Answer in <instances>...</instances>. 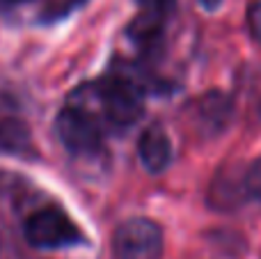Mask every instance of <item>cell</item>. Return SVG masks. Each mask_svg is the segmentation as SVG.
<instances>
[{"label": "cell", "instance_id": "1", "mask_svg": "<svg viewBox=\"0 0 261 259\" xmlns=\"http://www.w3.org/2000/svg\"><path fill=\"white\" fill-rule=\"evenodd\" d=\"M106 122L117 128H128L142 117L144 96L140 85L128 76H110L103 83L90 87Z\"/></svg>", "mask_w": 261, "mask_h": 259}, {"label": "cell", "instance_id": "2", "mask_svg": "<svg viewBox=\"0 0 261 259\" xmlns=\"http://www.w3.org/2000/svg\"><path fill=\"white\" fill-rule=\"evenodd\" d=\"M55 131L64 149L73 156H94L101 151V126L99 119L81 106H67L55 119Z\"/></svg>", "mask_w": 261, "mask_h": 259}, {"label": "cell", "instance_id": "3", "mask_svg": "<svg viewBox=\"0 0 261 259\" xmlns=\"http://www.w3.org/2000/svg\"><path fill=\"white\" fill-rule=\"evenodd\" d=\"M25 239L30 246L44 248V250L83 243L81 229L73 225V220L64 211L55 209V206H46L30 216V220L25 223Z\"/></svg>", "mask_w": 261, "mask_h": 259}, {"label": "cell", "instance_id": "4", "mask_svg": "<svg viewBox=\"0 0 261 259\" xmlns=\"http://www.w3.org/2000/svg\"><path fill=\"white\" fill-rule=\"evenodd\" d=\"M115 259H161L163 232L149 218H130L113 237Z\"/></svg>", "mask_w": 261, "mask_h": 259}, {"label": "cell", "instance_id": "5", "mask_svg": "<svg viewBox=\"0 0 261 259\" xmlns=\"http://www.w3.org/2000/svg\"><path fill=\"white\" fill-rule=\"evenodd\" d=\"M231 119V101L222 92H206L195 103V124L202 133L216 136L225 131Z\"/></svg>", "mask_w": 261, "mask_h": 259}, {"label": "cell", "instance_id": "6", "mask_svg": "<svg viewBox=\"0 0 261 259\" xmlns=\"http://www.w3.org/2000/svg\"><path fill=\"white\" fill-rule=\"evenodd\" d=\"M138 154L149 172H163L172 161V142L161 126H149L140 136Z\"/></svg>", "mask_w": 261, "mask_h": 259}, {"label": "cell", "instance_id": "7", "mask_svg": "<svg viewBox=\"0 0 261 259\" xmlns=\"http://www.w3.org/2000/svg\"><path fill=\"white\" fill-rule=\"evenodd\" d=\"M25 145V124L18 119H0V151H21Z\"/></svg>", "mask_w": 261, "mask_h": 259}, {"label": "cell", "instance_id": "8", "mask_svg": "<svg viewBox=\"0 0 261 259\" xmlns=\"http://www.w3.org/2000/svg\"><path fill=\"white\" fill-rule=\"evenodd\" d=\"M161 9H149L147 14H142V16H138L133 23H130L128 32L130 37H133L135 41H151L156 39L158 35H161Z\"/></svg>", "mask_w": 261, "mask_h": 259}, {"label": "cell", "instance_id": "9", "mask_svg": "<svg viewBox=\"0 0 261 259\" xmlns=\"http://www.w3.org/2000/svg\"><path fill=\"white\" fill-rule=\"evenodd\" d=\"M241 186H243L245 200L261 202V159L252 161L241 170Z\"/></svg>", "mask_w": 261, "mask_h": 259}, {"label": "cell", "instance_id": "10", "mask_svg": "<svg viewBox=\"0 0 261 259\" xmlns=\"http://www.w3.org/2000/svg\"><path fill=\"white\" fill-rule=\"evenodd\" d=\"M248 25H250V32L252 37L261 44V0L250 5L248 9Z\"/></svg>", "mask_w": 261, "mask_h": 259}, {"label": "cell", "instance_id": "11", "mask_svg": "<svg viewBox=\"0 0 261 259\" xmlns=\"http://www.w3.org/2000/svg\"><path fill=\"white\" fill-rule=\"evenodd\" d=\"M140 3H142L147 9H161L163 12V7H165L170 0H140Z\"/></svg>", "mask_w": 261, "mask_h": 259}, {"label": "cell", "instance_id": "12", "mask_svg": "<svg viewBox=\"0 0 261 259\" xmlns=\"http://www.w3.org/2000/svg\"><path fill=\"white\" fill-rule=\"evenodd\" d=\"M199 5H202V7H206V9H216L218 5L222 3V0H197Z\"/></svg>", "mask_w": 261, "mask_h": 259}, {"label": "cell", "instance_id": "13", "mask_svg": "<svg viewBox=\"0 0 261 259\" xmlns=\"http://www.w3.org/2000/svg\"><path fill=\"white\" fill-rule=\"evenodd\" d=\"M9 3H28V0H0V5H9Z\"/></svg>", "mask_w": 261, "mask_h": 259}]
</instances>
